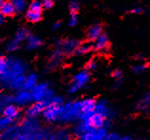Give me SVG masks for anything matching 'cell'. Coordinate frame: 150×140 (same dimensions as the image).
<instances>
[{
    "mask_svg": "<svg viewBox=\"0 0 150 140\" xmlns=\"http://www.w3.org/2000/svg\"><path fill=\"white\" fill-rule=\"evenodd\" d=\"M53 4H54V0H42L43 8H46V9H50L53 6Z\"/></svg>",
    "mask_w": 150,
    "mask_h": 140,
    "instance_id": "42",
    "label": "cell"
},
{
    "mask_svg": "<svg viewBox=\"0 0 150 140\" xmlns=\"http://www.w3.org/2000/svg\"><path fill=\"white\" fill-rule=\"evenodd\" d=\"M48 105V101H33L26 108L24 116L30 118H39Z\"/></svg>",
    "mask_w": 150,
    "mask_h": 140,
    "instance_id": "6",
    "label": "cell"
},
{
    "mask_svg": "<svg viewBox=\"0 0 150 140\" xmlns=\"http://www.w3.org/2000/svg\"><path fill=\"white\" fill-rule=\"evenodd\" d=\"M30 91L33 101H49L54 95L52 89H50V85L46 82L38 83Z\"/></svg>",
    "mask_w": 150,
    "mask_h": 140,
    "instance_id": "3",
    "label": "cell"
},
{
    "mask_svg": "<svg viewBox=\"0 0 150 140\" xmlns=\"http://www.w3.org/2000/svg\"><path fill=\"white\" fill-rule=\"evenodd\" d=\"M7 67V59L4 57H0V74L4 73Z\"/></svg>",
    "mask_w": 150,
    "mask_h": 140,
    "instance_id": "40",
    "label": "cell"
},
{
    "mask_svg": "<svg viewBox=\"0 0 150 140\" xmlns=\"http://www.w3.org/2000/svg\"><path fill=\"white\" fill-rule=\"evenodd\" d=\"M18 125L21 131L30 134H37L44 127L38 118H30L25 116L19 121Z\"/></svg>",
    "mask_w": 150,
    "mask_h": 140,
    "instance_id": "4",
    "label": "cell"
},
{
    "mask_svg": "<svg viewBox=\"0 0 150 140\" xmlns=\"http://www.w3.org/2000/svg\"><path fill=\"white\" fill-rule=\"evenodd\" d=\"M37 84H38V77L36 74L33 73L26 74V84H25L26 90L31 91Z\"/></svg>",
    "mask_w": 150,
    "mask_h": 140,
    "instance_id": "19",
    "label": "cell"
},
{
    "mask_svg": "<svg viewBox=\"0 0 150 140\" xmlns=\"http://www.w3.org/2000/svg\"><path fill=\"white\" fill-rule=\"evenodd\" d=\"M13 122L10 120L9 118H7L5 115L0 114V133L4 131L5 130L9 129L11 126L13 125Z\"/></svg>",
    "mask_w": 150,
    "mask_h": 140,
    "instance_id": "26",
    "label": "cell"
},
{
    "mask_svg": "<svg viewBox=\"0 0 150 140\" xmlns=\"http://www.w3.org/2000/svg\"><path fill=\"white\" fill-rule=\"evenodd\" d=\"M13 3L16 11H23L27 8V2L26 0H11Z\"/></svg>",
    "mask_w": 150,
    "mask_h": 140,
    "instance_id": "30",
    "label": "cell"
},
{
    "mask_svg": "<svg viewBox=\"0 0 150 140\" xmlns=\"http://www.w3.org/2000/svg\"><path fill=\"white\" fill-rule=\"evenodd\" d=\"M56 47L60 49L64 54H70L76 50L78 42L74 39H66L56 41Z\"/></svg>",
    "mask_w": 150,
    "mask_h": 140,
    "instance_id": "11",
    "label": "cell"
},
{
    "mask_svg": "<svg viewBox=\"0 0 150 140\" xmlns=\"http://www.w3.org/2000/svg\"><path fill=\"white\" fill-rule=\"evenodd\" d=\"M86 70L88 71H94L97 68V63L96 61H94V60H90L88 63H86Z\"/></svg>",
    "mask_w": 150,
    "mask_h": 140,
    "instance_id": "39",
    "label": "cell"
},
{
    "mask_svg": "<svg viewBox=\"0 0 150 140\" xmlns=\"http://www.w3.org/2000/svg\"><path fill=\"white\" fill-rule=\"evenodd\" d=\"M1 114L5 115L7 118L11 120L14 124L19 123V121L23 118L22 117V111L20 110V107L17 106L14 103H10L4 107Z\"/></svg>",
    "mask_w": 150,
    "mask_h": 140,
    "instance_id": "7",
    "label": "cell"
},
{
    "mask_svg": "<svg viewBox=\"0 0 150 140\" xmlns=\"http://www.w3.org/2000/svg\"><path fill=\"white\" fill-rule=\"evenodd\" d=\"M89 79H90V75L88 74V71H81L73 76L72 84H74L78 89H81V88H84L85 86H86V84L88 83Z\"/></svg>",
    "mask_w": 150,
    "mask_h": 140,
    "instance_id": "14",
    "label": "cell"
},
{
    "mask_svg": "<svg viewBox=\"0 0 150 140\" xmlns=\"http://www.w3.org/2000/svg\"><path fill=\"white\" fill-rule=\"evenodd\" d=\"M120 135L116 134V133H108V134H106V136L105 138V140H119L120 139Z\"/></svg>",
    "mask_w": 150,
    "mask_h": 140,
    "instance_id": "37",
    "label": "cell"
},
{
    "mask_svg": "<svg viewBox=\"0 0 150 140\" xmlns=\"http://www.w3.org/2000/svg\"><path fill=\"white\" fill-rule=\"evenodd\" d=\"M3 3H4V0H0V9H1V7L3 5Z\"/></svg>",
    "mask_w": 150,
    "mask_h": 140,
    "instance_id": "47",
    "label": "cell"
},
{
    "mask_svg": "<svg viewBox=\"0 0 150 140\" xmlns=\"http://www.w3.org/2000/svg\"><path fill=\"white\" fill-rule=\"evenodd\" d=\"M0 11L6 16H11L16 11V10H15V7L11 1H4L1 9H0Z\"/></svg>",
    "mask_w": 150,
    "mask_h": 140,
    "instance_id": "22",
    "label": "cell"
},
{
    "mask_svg": "<svg viewBox=\"0 0 150 140\" xmlns=\"http://www.w3.org/2000/svg\"><path fill=\"white\" fill-rule=\"evenodd\" d=\"M131 13L134 14H141V13H143V9H142V8H134V9L131 11Z\"/></svg>",
    "mask_w": 150,
    "mask_h": 140,
    "instance_id": "43",
    "label": "cell"
},
{
    "mask_svg": "<svg viewBox=\"0 0 150 140\" xmlns=\"http://www.w3.org/2000/svg\"><path fill=\"white\" fill-rule=\"evenodd\" d=\"M146 68H147V66L145 65V64H137V65L133 67L132 71L134 74H142L146 70Z\"/></svg>",
    "mask_w": 150,
    "mask_h": 140,
    "instance_id": "34",
    "label": "cell"
},
{
    "mask_svg": "<svg viewBox=\"0 0 150 140\" xmlns=\"http://www.w3.org/2000/svg\"><path fill=\"white\" fill-rule=\"evenodd\" d=\"M49 103L50 104H53V105H58V106H62L63 104H64V100L61 96H58V95H53L52 98L50 99Z\"/></svg>",
    "mask_w": 150,
    "mask_h": 140,
    "instance_id": "33",
    "label": "cell"
},
{
    "mask_svg": "<svg viewBox=\"0 0 150 140\" xmlns=\"http://www.w3.org/2000/svg\"><path fill=\"white\" fill-rule=\"evenodd\" d=\"M119 140H135V139L132 138L131 136H127V135H125V136H121Z\"/></svg>",
    "mask_w": 150,
    "mask_h": 140,
    "instance_id": "44",
    "label": "cell"
},
{
    "mask_svg": "<svg viewBox=\"0 0 150 140\" xmlns=\"http://www.w3.org/2000/svg\"><path fill=\"white\" fill-rule=\"evenodd\" d=\"M3 21H4V14L0 11V25L3 23Z\"/></svg>",
    "mask_w": 150,
    "mask_h": 140,
    "instance_id": "46",
    "label": "cell"
},
{
    "mask_svg": "<svg viewBox=\"0 0 150 140\" xmlns=\"http://www.w3.org/2000/svg\"><path fill=\"white\" fill-rule=\"evenodd\" d=\"M60 27H61V22H56V23H54V24H53V26H52V28H53L54 30H58Z\"/></svg>",
    "mask_w": 150,
    "mask_h": 140,
    "instance_id": "45",
    "label": "cell"
},
{
    "mask_svg": "<svg viewBox=\"0 0 150 140\" xmlns=\"http://www.w3.org/2000/svg\"><path fill=\"white\" fill-rule=\"evenodd\" d=\"M102 26L99 24H95L89 28V30L88 31V37L90 40H96L99 36L102 35Z\"/></svg>",
    "mask_w": 150,
    "mask_h": 140,
    "instance_id": "20",
    "label": "cell"
},
{
    "mask_svg": "<svg viewBox=\"0 0 150 140\" xmlns=\"http://www.w3.org/2000/svg\"><path fill=\"white\" fill-rule=\"evenodd\" d=\"M96 103H97V101H95V100L92 99V98H88V99L81 100V108H82L81 117L84 116V115H86V114L93 113V111H95Z\"/></svg>",
    "mask_w": 150,
    "mask_h": 140,
    "instance_id": "15",
    "label": "cell"
},
{
    "mask_svg": "<svg viewBox=\"0 0 150 140\" xmlns=\"http://www.w3.org/2000/svg\"><path fill=\"white\" fill-rule=\"evenodd\" d=\"M28 34H28V31L26 30H19L16 33V34H15L14 39L20 43V42L23 41V40H25L27 38Z\"/></svg>",
    "mask_w": 150,
    "mask_h": 140,
    "instance_id": "31",
    "label": "cell"
},
{
    "mask_svg": "<svg viewBox=\"0 0 150 140\" xmlns=\"http://www.w3.org/2000/svg\"><path fill=\"white\" fill-rule=\"evenodd\" d=\"M63 54L64 53L60 50V49H57L53 51V53L50 54V59L48 63H47V66H46V69L47 71H52L61 64V61L63 59Z\"/></svg>",
    "mask_w": 150,
    "mask_h": 140,
    "instance_id": "10",
    "label": "cell"
},
{
    "mask_svg": "<svg viewBox=\"0 0 150 140\" xmlns=\"http://www.w3.org/2000/svg\"><path fill=\"white\" fill-rule=\"evenodd\" d=\"M112 77L116 80V83L119 84L122 81V78H123V71L120 70H115L112 73Z\"/></svg>",
    "mask_w": 150,
    "mask_h": 140,
    "instance_id": "36",
    "label": "cell"
},
{
    "mask_svg": "<svg viewBox=\"0 0 150 140\" xmlns=\"http://www.w3.org/2000/svg\"><path fill=\"white\" fill-rule=\"evenodd\" d=\"M13 95L0 94V114H1L4 107H5L6 105H8V104L13 103Z\"/></svg>",
    "mask_w": 150,
    "mask_h": 140,
    "instance_id": "25",
    "label": "cell"
},
{
    "mask_svg": "<svg viewBox=\"0 0 150 140\" xmlns=\"http://www.w3.org/2000/svg\"><path fill=\"white\" fill-rule=\"evenodd\" d=\"M63 106V105H62ZM62 106L53 105L48 102L46 109L43 111L42 118L46 123L48 124H55L59 123L61 116V111H62Z\"/></svg>",
    "mask_w": 150,
    "mask_h": 140,
    "instance_id": "5",
    "label": "cell"
},
{
    "mask_svg": "<svg viewBox=\"0 0 150 140\" xmlns=\"http://www.w3.org/2000/svg\"><path fill=\"white\" fill-rule=\"evenodd\" d=\"M42 8H43L42 2H40L39 0H33L30 5V10L34 11H41Z\"/></svg>",
    "mask_w": 150,
    "mask_h": 140,
    "instance_id": "32",
    "label": "cell"
},
{
    "mask_svg": "<svg viewBox=\"0 0 150 140\" xmlns=\"http://www.w3.org/2000/svg\"><path fill=\"white\" fill-rule=\"evenodd\" d=\"M27 65L20 59L10 57L7 59V67L4 73L0 74V86L9 88L14 78L19 75L26 74Z\"/></svg>",
    "mask_w": 150,
    "mask_h": 140,
    "instance_id": "1",
    "label": "cell"
},
{
    "mask_svg": "<svg viewBox=\"0 0 150 140\" xmlns=\"http://www.w3.org/2000/svg\"><path fill=\"white\" fill-rule=\"evenodd\" d=\"M42 45V40L34 34H28L26 38V46L29 50H35Z\"/></svg>",
    "mask_w": 150,
    "mask_h": 140,
    "instance_id": "18",
    "label": "cell"
},
{
    "mask_svg": "<svg viewBox=\"0 0 150 140\" xmlns=\"http://www.w3.org/2000/svg\"><path fill=\"white\" fill-rule=\"evenodd\" d=\"M39 140H56L54 136V131L50 127H43L39 133Z\"/></svg>",
    "mask_w": 150,
    "mask_h": 140,
    "instance_id": "21",
    "label": "cell"
},
{
    "mask_svg": "<svg viewBox=\"0 0 150 140\" xmlns=\"http://www.w3.org/2000/svg\"><path fill=\"white\" fill-rule=\"evenodd\" d=\"M25 84H26V74L19 75L16 78L13 80V82L11 83L9 89H11L13 91H18L23 89H25Z\"/></svg>",
    "mask_w": 150,
    "mask_h": 140,
    "instance_id": "17",
    "label": "cell"
},
{
    "mask_svg": "<svg viewBox=\"0 0 150 140\" xmlns=\"http://www.w3.org/2000/svg\"><path fill=\"white\" fill-rule=\"evenodd\" d=\"M108 131V128H93V129L86 131L80 136L76 137L77 140H105Z\"/></svg>",
    "mask_w": 150,
    "mask_h": 140,
    "instance_id": "8",
    "label": "cell"
},
{
    "mask_svg": "<svg viewBox=\"0 0 150 140\" xmlns=\"http://www.w3.org/2000/svg\"><path fill=\"white\" fill-rule=\"evenodd\" d=\"M40 133V131H39ZM39 133L37 134H30L20 131V134L18 135L16 140H39Z\"/></svg>",
    "mask_w": 150,
    "mask_h": 140,
    "instance_id": "27",
    "label": "cell"
},
{
    "mask_svg": "<svg viewBox=\"0 0 150 140\" xmlns=\"http://www.w3.org/2000/svg\"><path fill=\"white\" fill-rule=\"evenodd\" d=\"M149 108H150V93L145 94L144 96V98L137 104L136 109L138 111H147Z\"/></svg>",
    "mask_w": 150,
    "mask_h": 140,
    "instance_id": "24",
    "label": "cell"
},
{
    "mask_svg": "<svg viewBox=\"0 0 150 140\" xmlns=\"http://www.w3.org/2000/svg\"><path fill=\"white\" fill-rule=\"evenodd\" d=\"M78 23V16L76 14H71L70 15V18H69V26H75L76 24Z\"/></svg>",
    "mask_w": 150,
    "mask_h": 140,
    "instance_id": "41",
    "label": "cell"
},
{
    "mask_svg": "<svg viewBox=\"0 0 150 140\" xmlns=\"http://www.w3.org/2000/svg\"><path fill=\"white\" fill-rule=\"evenodd\" d=\"M54 136L56 140H73V134L72 131H69L68 128L63 126L58 128L56 130H53Z\"/></svg>",
    "mask_w": 150,
    "mask_h": 140,
    "instance_id": "16",
    "label": "cell"
},
{
    "mask_svg": "<svg viewBox=\"0 0 150 140\" xmlns=\"http://www.w3.org/2000/svg\"><path fill=\"white\" fill-rule=\"evenodd\" d=\"M20 128L18 123L13 124L9 129L0 133V140H16L18 135L20 134Z\"/></svg>",
    "mask_w": 150,
    "mask_h": 140,
    "instance_id": "12",
    "label": "cell"
},
{
    "mask_svg": "<svg viewBox=\"0 0 150 140\" xmlns=\"http://www.w3.org/2000/svg\"><path fill=\"white\" fill-rule=\"evenodd\" d=\"M13 103L16 104V105L19 107L29 106L31 102H33L31 91L29 90H26V89L15 91V94L13 95Z\"/></svg>",
    "mask_w": 150,
    "mask_h": 140,
    "instance_id": "9",
    "label": "cell"
},
{
    "mask_svg": "<svg viewBox=\"0 0 150 140\" xmlns=\"http://www.w3.org/2000/svg\"><path fill=\"white\" fill-rule=\"evenodd\" d=\"M108 45V38L105 34H102L101 36L98 37L95 40V44H94V48L97 51H103L106 49Z\"/></svg>",
    "mask_w": 150,
    "mask_h": 140,
    "instance_id": "23",
    "label": "cell"
},
{
    "mask_svg": "<svg viewBox=\"0 0 150 140\" xmlns=\"http://www.w3.org/2000/svg\"><path fill=\"white\" fill-rule=\"evenodd\" d=\"M90 50H91V46L89 44H82V45H78L76 50L74 51V53L77 55H81L88 53Z\"/></svg>",
    "mask_w": 150,
    "mask_h": 140,
    "instance_id": "29",
    "label": "cell"
},
{
    "mask_svg": "<svg viewBox=\"0 0 150 140\" xmlns=\"http://www.w3.org/2000/svg\"><path fill=\"white\" fill-rule=\"evenodd\" d=\"M95 111L97 114H99L103 116H105L108 120H111L113 117V111L110 109L108 102L105 100H100L96 103V108H95Z\"/></svg>",
    "mask_w": 150,
    "mask_h": 140,
    "instance_id": "13",
    "label": "cell"
},
{
    "mask_svg": "<svg viewBox=\"0 0 150 140\" xmlns=\"http://www.w3.org/2000/svg\"><path fill=\"white\" fill-rule=\"evenodd\" d=\"M69 10L71 11V14H76L77 11L79 10V4L76 1H72L69 4Z\"/></svg>",
    "mask_w": 150,
    "mask_h": 140,
    "instance_id": "38",
    "label": "cell"
},
{
    "mask_svg": "<svg viewBox=\"0 0 150 140\" xmlns=\"http://www.w3.org/2000/svg\"><path fill=\"white\" fill-rule=\"evenodd\" d=\"M19 43L18 41H16L15 39L13 40H11V42H9V44H8V46H7V50L8 51H16L18 48H19Z\"/></svg>",
    "mask_w": 150,
    "mask_h": 140,
    "instance_id": "35",
    "label": "cell"
},
{
    "mask_svg": "<svg viewBox=\"0 0 150 140\" xmlns=\"http://www.w3.org/2000/svg\"><path fill=\"white\" fill-rule=\"evenodd\" d=\"M82 115V108H81V100L78 101H70L64 103L62 106V111L59 123L63 126L68 124L76 123L81 118Z\"/></svg>",
    "mask_w": 150,
    "mask_h": 140,
    "instance_id": "2",
    "label": "cell"
},
{
    "mask_svg": "<svg viewBox=\"0 0 150 140\" xmlns=\"http://www.w3.org/2000/svg\"><path fill=\"white\" fill-rule=\"evenodd\" d=\"M27 18L30 20V22H38L40 21L42 18L41 11H29L27 13Z\"/></svg>",
    "mask_w": 150,
    "mask_h": 140,
    "instance_id": "28",
    "label": "cell"
}]
</instances>
